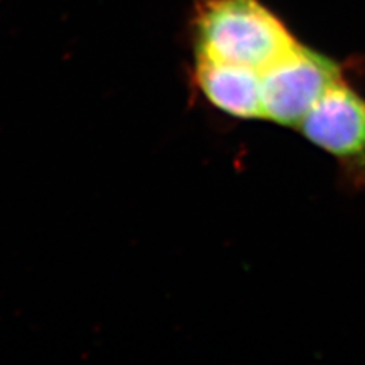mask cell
<instances>
[{
	"instance_id": "obj_1",
	"label": "cell",
	"mask_w": 365,
	"mask_h": 365,
	"mask_svg": "<svg viewBox=\"0 0 365 365\" xmlns=\"http://www.w3.org/2000/svg\"><path fill=\"white\" fill-rule=\"evenodd\" d=\"M195 37L197 58L260 73L299 44L259 0H205L198 11Z\"/></svg>"
},
{
	"instance_id": "obj_2",
	"label": "cell",
	"mask_w": 365,
	"mask_h": 365,
	"mask_svg": "<svg viewBox=\"0 0 365 365\" xmlns=\"http://www.w3.org/2000/svg\"><path fill=\"white\" fill-rule=\"evenodd\" d=\"M342 79L335 61L297 44L262 73L265 119L297 128L317 102Z\"/></svg>"
},
{
	"instance_id": "obj_3",
	"label": "cell",
	"mask_w": 365,
	"mask_h": 365,
	"mask_svg": "<svg viewBox=\"0 0 365 365\" xmlns=\"http://www.w3.org/2000/svg\"><path fill=\"white\" fill-rule=\"evenodd\" d=\"M297 128L336 158L353 182L365 186V98L344 79L317 102Z\"/></svg>"
},
{
	"instance_id": "obj_4",
	"label": "cell",
	"mask_w": 365,
	"mask_h": 365,
	"mask_svg": "<svg viewBox=\"0 0 365 365\" xmlns=\"http://www.w3.org/2000/svg\"><path fill=\"white\" fill-rule=\"evenodd\" d=\"M195 83L213 107L237 119H265L262 73L253 68L197 58Z\"/></svg>"
}]
</instances>
